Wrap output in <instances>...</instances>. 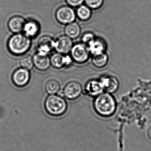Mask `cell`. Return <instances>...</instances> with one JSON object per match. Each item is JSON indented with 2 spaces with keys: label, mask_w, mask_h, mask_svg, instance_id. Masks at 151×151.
Segmentation results:
<instances>
[{
  "label": "cell",
  "mask_w": 151,
  "mask_h": 151,
  "mask_svg": "<svg viewBox=\"0 0 151 151\" xmlns=\"http://www.w3.org/2000/svg\"><path fill=\"white\" fill-rule=\"evenodd\" d=\"M95 35L92 32H86L83 34L81 37V42L87 46L91 41L95 38Z\"/></svg>",
  "instance_id": "cell-23"
},
{
  "label": "cell",
  "mask_w": 151,
  "mask_h": 151,
  "mask_svg": "<svg viewBox=\"0 0 151 151\" xmlns=\"http://www.w3.org/2000/svg\"><path fill=\"white\" fill-rule=\"evenodd\" d=\"M46 111L51 115L59 116L64 114L67 109V104L63 98L59 95H49L45 103Z\"/></svg>",
  "instance_id": "cell-3"
},
{
  "label": "cell",
  "mask_w": 151,
  "mask_h": 151,
  "mask_svg": "<svg viewBox=\"0 0 151 151\" xmlns=\"http://www.w3.org/2000/svg\"><path fill=\"white\" fill-rule=\"evenodd\" d=\"M55 17L58 22L65 25L75 22L77 17L76 11L69 6H62L58 8Z\"/></svg>",
  "instance_id": "cell-5"
},
{
  "label": "cell",
  "mask_w": 151,
  "mask_h": 151,
  "mask_svg": "<svg viewBox=\"0 0 151 151\" xmlns=\"http://www.w3.org/2000/svg\"><path fill=\"white\" fill-rule=\"evenodd\" d=\"M12 81L16 86L24 87L29 83L31 79L30 70L22 68L16 70L12 76Z\"/></svg>",
  "instance_id": "cell-6"
},
{
  "label": "cell",
  "mask_w": 151,
  "mask_h": 151,
  "mask_svg": "<svg viewBox=\"0 0 151 151\" xmlns=\"http://www.w3.org/2000/svg\"><path fill=\"white\" fill-rule=\"evenodd\" d=\"M21 67L30 70L34 67L33 58L30 55H26L22 58L20 61Z\"/></svg>",
  "instance_id": "cell-21"
},
{
  "label": "cell",
  "mask_w": 151,
  "mask_h": 151,
  "mask_svg": "<svg viewBox=\"0 0 151 151\" xmlns=\"http://www.w3.org/2000/svg\"><path fill=\"white\" fill-rule=\"evenodd\" d=\"M40 31L39 24L34 20L26 21L24 26V34L30 38L35 37L38 35Z\"/></svg>",
  "instance_id": "cell-15"
},
{
  "label": "cell",
  "mask_w": 151,
  "mask_h": 151,
  "mask_svg": "<svg viewBox=\"0 0 151 151\" xmlns=\"http://www.w3.org/2000/svg\"><path fill=\"white\" fill-rule=\"evenodd\" d=\"M84 2L86 5L91 10H97L102 6L104 0H85Z\"/></svg>",
  "instance_id": "cell-22"
},
{
  "label": "cell",
  "mask_w": 151,
  "mask_h": 151,
  "mask_svg": "<svg viewBox=\"0 0 151 151\" xmlns=\"http://www.w3.org/2000/svg\"><path fill=\"white\" fill-rule=\"evenodd\" d=\"M72 40L66 35L60 36L55 40V50L56 52L63 55L70 53L73 47Z\"/></svg>",
  "instance_id": "cell-8"
},
{
  "label": "cell",
  "mask_w": 151,
  "mask_h": 151,
  "mask_svg": "<svg viewBox=\"0 0 151 151\" xmlns=\"http://www.w3.org/2000/svg\"><path fill=\"white\" fill-rule=\"evenodd\" d=\"M31 46V38L24 33L14 34L9 38L7 42L9 51L17 56L26 54L30 49Z\"/></svg>",
  "instance_id": "cell-1"
},
{
  "label": "cell",
  "mask_w": 151,
  "mask_h": 151,
  "mask_svg": "<svg viewBox=\"0 0 151 151\" xmlns=\"http://www.w3.org/2000/svg\"><path fill=\"white\" fill-rule=\"evenodd\" d=\"M76 17L82 22H87L92 17V10L86 5H82L78 7L76 10Z\"/></svg>",
  "instance_id": "cell-18"
},
{
  "label": "cell",
  "mask_w": 151,
  "mask_h": 151,
  "mask_svg": "<svg viewBox=\"0 0 151 151\" xmlns=\"http://www.w3.org/2000/svg\"><path fill=\"white\" fill-rule=\"evenodd\" d=\"M50 60L51 66L57 69L69 67L73 62L70 55L62 54L56 52L50 57Z\"/></svg>",
  "instance_id": "cell-7"
},
{
  "label": "cell",
  "mask_w": 151,
  "mask_h": 151,
  "mask_svg": "<svg viewBox=\"0 0 151 151\" xmlns=\"http://www.w3.org/2000/svg\"><path fill=\"white\" fill-rule=\"evenodd\" d=\"M70 53L73 62L80 64L86 63L91 56L88 47L82 42L73 45Z\"/></svg>",
  "instance_id": "cell-4"
},
{
  "label": "cell",
  "mask_w": 151,
  "mask_h": 151,
  "mask_svg": "<svg viewBox=\"0 0 151 151\" xmlns=\"http://www.w3.org/2000/svg\"><path fill=\"white\" fill-rule=\"evenodd\" d=\"M83 91L82 85L76 81L69 82L66 85L63 93L65 97L70 100L76 99L78 98Z\"/></svg>",
  "instance_id": "cell-10"
},
{
  "label": "cell",
  "mask_w": 151,
  "mask_h": 151,
  "mask_svg": "<svg viewBox=\"0 0 151 151\" xmlns=\"http://www.w3.org/2000/svg\"><path fill=\"white\" fill-rule=\"evenodd\" d=\"M102 85L103 91L108 93L115 92L119 86V82L115 77L111 76H105L99 79Z\"/></svg>",
  "instance_id": "cell-12"
},
{
  "label": "cell",
  "mask_w": 151,
  "mask_h": 151,
  "mask_svg": "<svg viewBox=\"0 0 151 151\" xmlns=\"http://www.w3.org/2000/svg\"><path fill=\"white\" fill-rule=\"evenodd\" d=\"M65 35L72 40L76 39L80 36L81 28L80 24L76 22L67 24L64 29Z\"/></svg>",
  "instance_id": "cell-17"
},
{
  "label": "cell",
  "mask_w": 151,
  "mask_h": 151,
  "mask_svg": "<svg viewBox=\"0 0 151 151\" xmlns=\"http://www.w3.org/2000/svg\"><path fill=\"white\" fill-rule=\"evenodd\" d=\"M55 40L49 36L41 37L38 41L37 52L48 55L55 49Z\"/></svg>",
  "instance_id": "cell-9"
},
{
  "label": "cell",
  "mask_w": 151,
  "mask_h": 151,
  "mask_svg": "<svg viewBox=\"0 0 151 151\" xmlns=\"http://www.w3.org/2000/svg\"><path fill=\"white\" fill-rule=\"evenodd\" d=\"M69 6L71 7H78L83 5L85 0H65Z\"/></svg>",
  "instance_id": "cell-24"
},
{
  "label": "cell",
  "mask_w": 151,
  "mask_h": 151,
  "mask_svg": "<svg viewBox=\"0 0 151 151\" xmlns=\"http://www.w3.org/2000/svg\"><path fill=\"white\" fill-rule=\"evenodd\" d=\"M34 67L38 70L44 71L49 69L51 66L50 57L48 55L37 52L33 55Z\"/></svg>",
  "instance_id": "cell-11"
},
{
  "label": "cell",
  "mask_w": 151,
  "mask_h": 151,
  "mask_svg": "<svg viewBox=\"0 0 151 151\" xmlns=\"http://www.w3.org/2000/svg\"><path fill=\"white\" fill-rule=\"evenodd\" d=\"M108 61V55L106 52L92 56V63L94 67L98 68H104L106 66Z\"/></svg>",
  "instance_id": "cell-19"
},
{
  "label": "cell",
  "mask_w": 151,
  "mask_h": 151,
  "mask_svg": "<svg viewBox=\"0 0 151 151\" xmlns=\"http://www.w3.org/2000/svg\"><path fill=\"white\" fill-rule=\"evenodd\" d=\"M25 19L21 16H16L11 17L8 22V26L10 31L14 34L22 33L25 24Z\"/></svg>",
  "instance_id": "cell-14"
},
{
  "label": "cell",
  "mask_w": 151,
  "mask_h": 151,
  "mask_svg": "<svg viewBox=\"0 0 151 151\" xmlns=\"http://www.w3.org/2000/svg\"><path fill=\"white\" fill-rule=\"evenodd\" d=\"M45 89L47 93L50 94H55L60 89V84L58 81L54 79L49 80L46 83Z\"/></svg>",
  "instance_id": "cell-20"
},
{
  "label": "cell",
  "mask_w": 151,
  "mask_h": 151,
  "mask_svg": "<svg viewBox=\"0 0 151 151\" xmlns=\"http://www.w3.org/2000/svg\"><path fill=\"white\" fill-rule=\"evenodd\" d=\"M94 108L98 114L104 117H109L115 112L116 103L110 93H101L97 96L94 100Z\"/></svg>",
  "instance_id": "cell-2"
},
{
  "label": "cell",
  "mask_w": 151,
  "mask_h": 151,
  "mask_svg": "<svg viewBox=\"0 0 151 151\" xmlns=\"http://www.w3.org/2000/svg\"><path fill=\"white\" fill-rule=\"evenodd\" d=\"M85 90L87 94L91 96H97L102 93L103 89L100 80L92 79L87 82Z\"/></svg>",
  "instance_id": "cell-16"
},
{
  "label": "cell",
  "mask_w": 151,
  "mask_h": 151,
  "mask_svg": "<svg viewBox=\"0 0 151 151\" xmlns=\"http://www.w3.org/2000/svg\"><path fill=\"white\" fill-rule=\"evenodd\" d=\"M147 135L149 139L151 140V125L148 128V130H147Z\"/></svg>",
  "instance_id": "cell-25"
},
{
  "label": "cell",
  "mask_w": 151,
  "mask_h": 151,
  "mask_svg": "<svg viewBox=\"0 0 151 151\" xmlns=\"http://www.w3.org/2000/svg\"><path fill=\"white\" fill-rule=\"evenodd\" d=\"M88 49L92 56L105 53L106 45L105 41L100 38L95 37L88 45Z\"/></svg>",
  "instance_id": "cell-13"
}]
</instances>
